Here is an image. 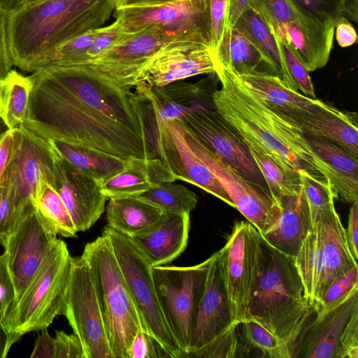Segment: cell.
I'll return each mask as SVG.
<instances>
[{"mask_svg":"<svg viewBox=\"0 0 358 358\" xmlns=\"http://www.w3.org/2000/svg\"><path fill=\"white\" fill-rule=\"evenodd\" d=\"M210 24V50L214 55L229 25L230 0H208Z\"/></svg>","mask_w":358,"mask_h":358,"instance_id":"43","label":"cell"},{"mask_svg":"<svg viewBox=\"0 0 358 358\" xmlns=\"http://www.w3.org/2000/svg\"><path fill=\"white\" fill-rule=\"evenodd\" d=\"M152 132L157 156L176 180L192 183L234 208L213 173L188 145L178 120L159 122L152 119Z\"/></svg>","mask_w":358,"mask_h":358,"instance_id":"18","label":"cell"},{"mask_svg":"<svg viewBox=\"0 0 358 358\" xmlns=\"http://www.w3.org/2000/svg\"><path fill=\"white\" fill-rule=\"evenodd\" d=\"M305 134L324 138L358 159L357 115L326 103L299 124Z\"/></svg>","mask_w":358,"mask_h":358,"instance_id":"28","label":"cell"},{"mask_svg":"<svg viewBox=\"0 0 358 358\" xmlns=\"http://www.w3.org/2000/svg\"><path fill=\"white\" fill-rule=\"evenodd\" d=\"M280 44L287 66L298 90L308 97L316 99L309 71L288 46Z\"/></svg>","mask_w":358,"mask_h":358,"instance_id":"44","label":"cell"},{"mask_svg":"<svg viewBox=\"0 0 358 358\" xmlns=\"http://www.w3.org/2000/svg\"><path fill=\"white\" fill-rule=\"evenodd\" d=\"M182 128L188 145L213 173L230 197L234 208L257 229L261 236L272 229L278 221L280 208L268 189L246 179L203 145L187 129Z\"/></svg>","mask_w":358,"mask_h":358,"instance_id":"16","label":"cell"},{"mask_svg":"<svg viewBox=\"0 0 358 358\" xmlns=\"http://www.w3.org/2000/svg\"><path fill=\"white\" fill-rule=\"evenodd\" d=\"M30 358H55V338L47 329H42L38 335Z\"/></svg>","mask_w":358,"mask_h":358,"instance_id":"52","label":"cell"},{"mask_svg":"<svg viewBox=\"0 0 358 358\" xmlns=\"http://www.w3.org/2000/svg\"><path fill=\"white\" fill-rule=\"evenodd\" d=\"M187 357H247L241 341L238 324L232 320L216 252L209 257L205 289Z\"/></svg>","mask_w":358,"mask_h":358,"instance_id":"8","label":"cell"},{"mask_svg":"<svg viewBox=\"0 0 358 358\" xmlns=\"http://www.w3.org/2000/svg\"><path fill=\"white\" fill-rule=\"evenodd\" d=\"M265 24L280 43L292 50L309 72L327 64L335 34L332 20L322 19L303 10L292 21Z\"/></svg>","mask_w":358,"mask_h":358,"instance_id":"21","label":"cell"},{"mask_svg":"<svg viewBox=\"0 0 358 358\" xmlns=\"http://www.w3.org/2000/svg\"><path fill=\"white\" fill-rule=\"evenodd\" d=\"M52 186L69 211L77 232L89 229L105 210L107 198L101 184L57 154Z\"/></svg>","mask_w":358,"mask_h":358,"instance_id":"22","label":"cell"},{"mask_svg":"<svg viewBox=\"0 0 358 358\" xmlns=\"http://www.w3.org/2000/svg\"><path fill=\"white\" fill-rule=\"evenodd\" d=\"M31 89L29 77L16 70L11 69L0 80V117L9 129L25 122Z\"/></svg>","mask_w":358,"mask_h":358,"instance_id":"35","label":"cell"},{"mask_svg":"<svg viewBox=\"0 0 358 358\" xmlns=\"http://www.w3.org/2000/svg\"><path fill=\"white\" fill-rule=\"evenodd\" d=\"M213 57L215 64L236 76L266 71L262 65L268 69L258 50L236 25L228 26Z\"/></svg>","mask_w":358,"mask_h":358,"instance_id":"34","label":"cell"},{"mask_svg":"<svg viewBox=\"0 0 358 358\" xmlns=\"http://www.w3.org/2000/svg\"><path fill=\"white\" fill-rule=\"evenodd\" d=\"M299 6L324 20L336 21L343 16L344 0H293ZM335 26V25H334Z\"/></svg>","mask_w":358,"mask_h":358,"instance_id":"48","label":"cell"},{"mask_svg":"<svg viewBox=\"0 0 358 358\" xmlns=\"http://www.w3.org/2000/svg\"><path fill=\"white\" fill-rule=\"evenodd\" d=\"M103 234L110 243L143 331L152 336L171 358H186L187 354L173 336L162 311L148 261L127 236L108 225Z\"/></svg>","mask_w":358,"mask_h":358,"instance_id":"9","label":"cell"},{"mask_svg":"<svg viewBox=\"0 0 358 358\" xmlns=\"http://www.w3.org/2000/svg\"><path fill=\"white\" fill-rule=\"evenodd\" d=\"M357 0H344L343 16L357 22Z\"/></svg>","mask_w":358,"mask_h":358,"instance_id":"58","label":"cell"},{"mask_svg":"<svg viewBox=\"0 0 358 358\" xmlns=\"http://www.w3.org/2000/svg\"><path fill=\"white\" fill-rule=\"evenodd\" d=\"M184 45L194 44L182 42L157 28L147 27L131 33L106 54L85 64L132 88L138 83L143 67L156 55L167 48Z\"/></svg>","mask_w":358,"mask_h":358,"instance_id":"17","label":"cell"},{"mask_svg":"<svg viewBox=\"0 0 358 358\" xmlns=\"http://www.w3.org/2000/svg\"><path fill=\"white\" fill-rule=\"evenodd\" d=\"M9 128L0 117V139L9 131Z\"/></svg>","mask_w":358,"mask_h":358,"instance_id":"60","label":"cell"},{"mask_svg":"<svg viewBox=\"0 0 358 358\" xmlns=\"http://www.w3.org/2000/svg\"><path fill=\"white\" fill-rule=\"evenodd\" d=\"M294 261L306 296L317 312L331 283L357 266L336 208L313 224Z\"/></svg>","mask_w":358,"mask_h":358,"instance_id":"7","label":"cell"},{"mask_svg":"<svg viewBox=\"0 0 358 358\" xmlns=\"http://www.w3.org/2000/svg\"><path fill=\"white\" fill-rule=\"evenodd\" d=\"M161 357L171 356L152 336L143 330L138 331L131 343L129 358Z\"/></svg>","mask_w":358,"mask_h":358,"instance_id":"45","label":"cell"},{"mask_svg":"<svg viewBox=\"0 0 358 358\" xmlns=\"http://www.w3.org/2000/svg\"><path fill=\"white\" fill-rule=\"evenodd\" d=\"M17 341L13 338L4 329L0 319V358H5L11 346Z\"/></svg>","mask_w":358,"mask_h":358,"instance_id":"56","label":"cell"},{"mask_svg":"<svg viewBox=\"0 0 358 358\" xmlns=\"http://www.w3.org/2000/svg\"><path fill=\"white\" fill-rule=\"evenodd\" d=\"M57 154L101 184L121 172L129 160L66 141L48 140Z\"/></svg>","mask_w":358,"mask_h":358,"instance_id":"32","label":"cell"},{"mask_svg":"<svg viewBox=\"0 0 358 358\" xmlns=\"http://www.w3.org/2000/svg\"><path fill=\"white\" fill-rule=\"evenodd\" d=\"M278 203L280 208L278 221L262 237L272 248L294 258L313 226L303 188L299 192L281 196Z\"/></svg>","mask_w":358,"mask_h":358,"instance_id":"27","label":"cell"},{"mask_svg":"<svg viewBox=\"0 0 358 358\" xmlns=\"http://www.w3.org/2000/svg\"><path fill=\"white\" fill-rule=\"evenodd\" d=\"M178 120L203 145L246 179L259 184L263 177L246 145L214 106L201 108Z\"/></svg>","mask_w":358,"mask_h":358,"instance_id":"20","label":"cell"},{"mask_svg":"<svg viewBox=\"0 0 358 358\" xmlns=\"http://www.w3.org/2000/svg\"><path fill=\"white\" fill-rule=\"evenodd\" d=\"M176 179L158 157L132 159L124 169L101 184L107 199L137 196L152 187Z\"/></svg>","mask_w":358,"mask_h":358,"instance_id":"29","label":"cell"},{"mask_svg":"<svg viewBox=\"0 0 358 358\" xmlns=\"http://www.w3.org/2000/svg\"><path fill=\"white\" fill-rule=\"evenodd\" d=\"M176 1L178 0H121L117 8L124 6H157Z\"/></svg>","mask_w":358,"mask_h":358,"instance_id":"57","label":"cell"},{"mask_svg":"<svg viewBox=\"0 0 358 358\" xmlns=\"http://www.w3.org/2000/svg\"><path fill=\"white\" fill-rule=\"evenodd\" d=\"M244 143L265 180L268 191L277 202L282 195L297 193L301 190V173L286 171L257 145L249 142Z\"/></svg>","mask_w":358,"mask_h":358,"instance_id":"37","label":"cell"},{"mask_svg":"<svg viewBox=\"0 0 358 358\" xmlns=\"http://www.w3.org/2000/svg\"><path fill=\"white\" fill-rule=\"evenodd\" d=\"M19 224L10 185L3 176L0 182V244L3 247Z\"/></svg>","mask_w":358,"mask_h":358,"instance_id":"42","label":"cell"},{"mask_svg":"<svg viewBox=\"0 0 358 358\" xmlns=\"http://www.w3.org/2000/svg\"><path fill=\"white\" fill-rule=\"evenodd\" d=\"M131 34L123 29L117 19L110 25L96 29L95 36L87 52V62L85 64L103 55Z\"/></svg>","mask_w":358,"mask_h":358,"instance_id":"41","label":"cell"},{"mask_svg":"<svg viewBox=\"0 0 358 358\" xmlns=\"http://www.w3.org/2000/svg\"><path fill=\"white\" fill-rule=\"evenodd\" d=\"M55 358H85L79 338L63 331L55 332Z\"/></svg>","mask_w":358,"mask_h":358,"instance_id":"49","label":"cell"},{"mask_svg":"<svg viewBox=\"0 0 358 358\" xmlns=\"http://www.w3.org/2000/svg\"><path fill=\"white\" fill-rule=\"evenodd\" d=\"M356 287H358V265L331 283L322 299L320 309L334 303Z\"/></svg>","mask_w":358,"mask_h":358,"instance_id":"46","label":"cell"},{"mask_svg":"<svg viewBox=\"0 0 358 358\" xmlns=\"http://www.w3.org/2000/svg\"><path fill=\"white\" fill-rule=\"evenodd\" d=\"M189 231V213L164 211L152 224L130 238L150 266H163L185 250Z\"/></svg>","mask_w":358,"mask_h":358,"instance_id":"24","label":"cell"},{"mask_svg":"<svg viewBox=\"0 0 358 358\" xmlns=\"http://www.w3.org/2000/svg\"><path fill=\"white\" fill-rule=\"evenodd\" d=\"M163 212L138 196L110 198L106 207L107 225L131 238L155 222Z\"/></svg>","mask_w":358,"mask_h":358,"instance_id":"33","label":"cell"},{"mask_svg":"<svg viewBox=\"0 0 358 358\" xmlns=\"http://www.w3.org/2000/svg\"><path fill=\"white\" fill-rule=\"evenodd\" d=\"M116 19L128 33L157 28L178 40L210 49L208 0H178L157 6L116 8Z\"/></svg>","mask_w":358,"mask_h":358,"instance_id":"14","label":"cell"},{"mask_svg":"<svg viewBox=\"0 0 358 358\" xmlns=\"http://www.w3.org/2000/svg\"><path fill=\"white\" fill-rule=\"evenodd\" d=\"M120 1H121V0H115V4H116V8L119 6Z\"/></svg>","mask_w":358,"mask_h":358,"instance_id":"62","label":"cell"},{"mask_svg":"<svg viewBox=\"0 0 358 358\" xmlns=\"http://www.w3.org/2000/svg\"><path fill=\"white\" fill-rule=\"evenodd\" d=\"M262 271L248 310L252 320L281 338L292 358L300 336L316 312L308 300L294 258L263 239Z\"/></svg>","mask_w":358,"mask_h":358,"instance_id":"4","label":"cell"},{"mask_svg":"<svg viewBox=\"0 0 358 358\" xmlns=\"http://www.w3.org/2000/svg\"><path fill=\"white\" fill-rule=\"evenodd\" d=\"M11 130L13 152L3 177L10 185L15 214L20 222L36 210L43 181L53 185L57 153L48 140L23 125Z\"/></svg>","mask_w":358,"mask_h":358,"instance_id":"13","label":"cell"},{"mask_svg":"<svg viewBox=\"0 0 358 358\" xmlns=\"http://www.w3.org/2000/svg\"><path fill=\"white\" fill-rule=\"evenodd\" d=\"M39 1H41V0H28L27 4L33 3Z\"/></svg>","mask_w":358,"mask_h":358,"instance_id":"61","label":"cell"},{"mask_svg":"<svg viewBox=\"0 0 358 358\" xmlns=\"http://www.w3.org/2000/svg\"><path fill=\"white\" fill-rule=\"evenodd\" d=\"M358 358V287L316 312L294 358Z\"/></svg>","mask_w":358,"mask_h":358,"instance_id":"12","label":"cell"},{"mask_svg":"<svg viewBox=\"0 0 358 358\" xmlns=\"http://www.w3.org/2000/svg\"><path fill=\"white\" fill-rule=\"evenodd\" d=\"M137 196L163 211L180 213H190L199 200L198 196L186 186L173 182L159 184Z\"/></svg>","mask_w":358,"mask_h":358,"instance_id":"39","label":"cell"},{"mask_svg":"<svg viewBox=\"0 0 358 358\" xmlns=\"http://www.w3.org/2000/svg\"><path fill=\"white\" fill-rule=\"evenodd\" d=\"M64 315L79 338L85 358H114L88 263L72 258Z\"/></svg>","mask_w":358,"mask_h":358,"instance_id":"15","label":"cell"},{"mask_svg":"<svg viewBox=\"0 0 358 358\" xmlns=\"http://www.w3.org/2000/svg\"><path fill=\"white\" fill-rule=\"evenodd\" d=\"M72 258L64 241L57 238L36 275L2 321L17 341L25 334L47 329L62 315Z\"/></svg>","mask_w":358,"mask_h":358,"instance_id":"6","label":"cell"},{"mask_svg":"<svg viewBox=\"0 0 358 358\" xmlns=\"http://www.w3.org/2000/svg\"><path fill=\"white\" fill-rule=\"evenodd\" d=\"M306 135L313 150L331 171L330 184L335 197L350 204L358 201L357 159L324 138Z\"/></svg>","mask_w":358,"mask_h":358,"instance_id":"30","label":"cell"},{"mask_svg":"<svg viewBox=\"0 0 358 358\" xmlns=\"http://www.w3.org/2000/svg\"><path fill=\"white\" fill-rule=\"evenodd\" d=\"M15 301V289L5 252L0 255V319L5 318Z\"/></svg>","mask_w":358,"mask_h":358,"instance_id":"47","label":"cell"},{"mask_svg":"<svg viewBox=\"0 0 358 358\" xmlns=\"http://www.w3.org/2000/svg\"><path fill=\"white\" fill-rule=\"evenodd\" d=\"M234 25L254 44L269 71L278 77L289 89L299 92L287 66L280 43L258 14L250 8Z\"/></svg>","mask_w":358,"mask_h":358,"instance_id":"31","label":"cell"},{"mask_svg":"<svg viewBox=\"0 0 358 358\" xmlns=\"http://www.w3.org/2000/svg\"><path fill=\"white\" fill-rule=\"evenodd\" d=\"M9 13L0 6V80L14 66L10 55L8 39Z\"/></svg>","mask_w":358,"mask_h":358,"instance_id":"50","label":"cell"},{"mask_svg":"<svg viewBox=\"0 0 358 358\" xmlns=\"http://www.w3.org/2000/svg\"><path fill=\"white\" fill-rule=\"evenodd\" d=\"M28 0H0V6L8 13L16 11L27 4Z\"/></svg>","mask_w":358,"mask_h":358,"instance_id":"59","label":"cell"},{"mask_svg":"<svg viewBox=\"0 0 358 358\" xmlns=\"http://www.w3.org/2000/svg\"><path fill=\"white\" fill-rule=\"evenodd\" d=\"M215 75L221 87L212 93L213 106L243 141L257 145L286 171L331 182L329 168L297 124L251 94L231 71L215 64Z\"/></svg>","mask_w":358,"mask_h":358,"instance_id":"2","label":"cell"},{"mask_svg":"<svg viewBox=\"0 0 358 358\" xmlns=\"http://www.w3.org/2000/svg\"><path fill=\"white\" fill-rule=\"evenodd\" d=\"M216 253L232 320L239 324L248 320L263 264V238L250 222L240 221Z\"/></svg>","mask_w":358,"mask_h":358,"instance_id":"10","label":"cell"},{"mask_svg":"<svg viewBox=\"0 0 358 358\" xmlns=\"http://www.w3.org/2000/svg\"><path fill=\"white\" fill-rule=\"evenodd\" d=\"M238 331L247 357L292 358L281 338L252 320L239 323Z\"/></svg>","mask_w":358,"mask_h":358,"instance_id":"36","label":"cell"},{"mask_svg":"<svg viewBox=\"0 0 358 358\" xmlns=\"http://www.w3.org/2000/svg\"><path fill=\"white\" fill-rule=\"evenodd\" d=\"M336 38L342 48L350 46L357 41V35L353 25L344 16L335 22Z\"/></svg>","mask_w":358,"mask_h":358,"instance_id":"53","label":"cell"},{"mask_svg":"<svg viewBox=\"0 0 358 358\" xmlns=\"http://www.w3.org/2000/svg\"><path fill=\"white\" fill-rule=\"evenodd\" d=\"M36 211L52 232L65 238L77 237L72 217L57 190L43 181L36 203Z\"/></svg>","mask_w":358,"mask_h":358,"instance_id":"38","label":"cell"},{"mask_svg":"<svg viewBox=\"0 0 358 358\" xmlns=\"http://www.w3.org/2000/svg\"><path fill=\"white\" fill-rule=\"evenodd\" d=\"M345 236L350 252L355 260L358 258V201L351 204Z\"/></svg>","mask_w":358,"mask_h":358,"instance_id":"51","label":"cell"},{"mask_svg":"<svg viewBox=\"0 0 358 358\" xmlns=\"http://www.w3.org/2000/svg\"><path fill=\"white\" fill-rule=\"evenodd\" d=\"M13 146L12 130L10 129L0 139V182L9 164Z\"/></svg>","mask_w":358,"mask_h":358,"instance_id":"54","label":"cell"},{"mask_svg":"<svg viewBox=\"0 0 358 358\" xmlns=\"http://www.w3.org/2000/svg\"><path fill=\"white\" fill-rule=\"evenodd\" d=\"M29 77L27 129L124 160L157 157L150 110L131 87L85 64L48 66Z\"/></svg>","mask_w":358,"mask_h":358,"instance_id":"1","label":"cell"},{"mask_svg":"<svg viewBox=\"0 0 358 358\" xmlns=\"http://www.w3.org/2000/svg\"><path fill=\"white\" fill-rule=\"evenodd\" d=\"M57 239L36 210L22 220L9 236L3 248L15 289L12 306L21 299Z\"/></svg>","mask_w":358,"mask_h":358,"instance_id":"19","label":"cell"},{"mask_svg":"<svg viewBox=\"0 0 358 358\" xmlns=\"http://www.w3.org/2000/svg\"><path fill=\"white\" fill-rule=\"evenodd\" d=\"M235 76L251 94L285 115L298 125L324 103L308 97L300 92L291 90L278 77L268 71Z\"/></svg>","mask_w":358,"mask_h":358,"instance_id":"26","label":"cell"},{"mask_svg":"<svg viewBox=\"0 0 358 358\" xmlns=\"http://www.w3.org/2000/svg\"><path fill=\"white\" fill-rule=\"evenodd\" d=\"M252 0H230L229 24L233 26L238 18L248 9L251 8Z\"/></svg>","mask_w":358,"mask_h":358,"instance_id":"55","label":"cell"},{"mask_svg":"<svg viewBox=\"0 0 358 358\" xmlns=\"http://www.w3.org/2000/svg\"><path fill=\"white\" fill-rule=\"evenodd\" d=\"M95 34L96 29H91L59 45L46 57L41 69L48 66H75L85 64Z\"/></svg>","mask_w":358,"mask_h":358,"instance_id":"40","label":"cell"},{"mask_svg":"<svg viewBox=\"0 0 358 358\" xmlns=\"http://www.w3.org/2000/svg\"><path fill=\"white\" fill-rule=\"evenodd\" d=\"M82 255L93 277L114 358H129V348L143 325L108 238L87 243Z\"/></svg>","mask_w":358,"mask_h":358,"instance_id":"5","label":"cell"},{"mask_svg":"<svg viewBox=\"0 0 358 358\" xmlns=\"http://www.w3.org/2000/svg\"><path fill=\"white\" fill-rule=\"evenodd\" d=\"M115 0H41L9 13L8 39L13 65L34 73L55 49L103 27Z\"/></svg>","mask_w":358,"mask_h":358,"instance_id":"3","label":"cell"},{"mask_svg":"<svg viewBox=\"0 0 358 358\" xmlns=\"http://www.w3.org/2000/svg\"><path fill=\"white\" fill-rule=\"evenodd\" d=\"M209 258L191 266L152 267L153 281L166 322L187 354L206 284Z\"/></svg>","mask_w":358,"mask_h":358,"instance_id":"11","label":"cell"},{"mask_svg":"<svg viewBox=\"0 0 358 358\" xmlns=\"http://www.w3.org/2000/svg\"><path fill=\"white\" fill-rule=\"evenodd\" d=\"M201 74H215L210 49L195 45H177L164 49L150 60L138 84L162 87Z\"/></svg>","mask_w":358,"mask_h":358,"instance_id":"23","label":"cell"},{"mask_svg":"<svg viewBox=\"0 0 358 358\" xmlns=\"http://www.w3.org/2000/svg\"><path fill=\"white\" fill-rule=\"evenodd\" d=\"M134 87L146 100L155 121L181 119L201 108L214 106L207 98L203 80L195 83L180 80L162 87L141 83Z\"/></svg>","mask_w":358,"mask_h":358,"instance_id":"25","label":"cell"}]
</instances>
